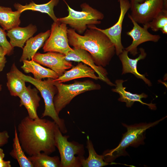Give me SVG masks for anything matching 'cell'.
<instances>
[{"label": "cell", "mask_w": 167, "mask_h": 167, "mask_svg": "<svg viewBox=\"0 0 167 167\" xmlns=\"http://www.w3.org/2000/svg\"><path fill=\"white\" fill-rule=\"evenodd\" d=\"M57 124L53 121L39 118H23L17 128L24 151L29 156L41 152L50 155L56 150L54 133Z\"/></svg>", "instance_id": "obj_1"}, {"label": "cell", "mask_w": 167, "mask_h": 167, "mask_svg": "<svg viewBox=\"0 0 167 167\" xmlns=\"http://www.w3.org/2000/svg\"><path fill=\"white\" fill-rule=\"evenodd\" d=\"M84 35L77 33L72 28L67 29L69 45L84 49L91 55L95 64L105 67L109 64L115 54L113 44L104 33L95 25H89Z\"/></svg>", "instance_id": "obj_2"}, {"label": "cell", "mask_w": 167, "mask_h": 167, "mask_svg": "<svg viewBox=\"0 0 167 167\" xmlns=\"http://www.w3.org/2000/svg\"><path fill=\"white\" fill-rule=\"evenodd\" d=\"M166 117L149 123H143L131 125L122 123L126 128L127 131L123 134L122 140L117 147L105 151L103 154L105 161L108 163L112 162L118 157L128 155L126 151V148L130 146L137 147L143 144L146 130L157 124Z\"/></svg>", "instance_id": "obj_3"}, {"label": "cell", "mask_w": 167, "mask_h": 167, "mask_svg": "<svg viewBox=\"0 0 167 167\" xmlns=\"http://www.w3.org/2000/svg\"><path fill=\"white\" fill-rule=\"evenodd\" d=\"M67 5L68 15L58 18V22L68 25L79 34L84 32L89 25L100 24L101 20L104 18V14L86 2L80 5L82 11H75L71 8L65 0H63Z\"/></svg>", "instance_id": "obj_4"}, {"label": "cell", "mask_w": 167, "mask_h": 167, "mask_svg": "<svg viewBox=\"0 0 167 167\" xmlns=\"http://www.w3.org/2000/svg\"><path fill=\"white\" fill-rule=\"evenodd\" d=\"M21 76L26 82L31 83L40 92L45 102V109L41 118L48 116L50 117L58 126L63 133L67 132V130L63 119L61 118L57 113L54 107V98L57 92L56 87L53 83V79L48 78L42 80L34 79L26 75L21 71Z\"/></svg>", "instance_id": "obj_5"}, {"label": "cell", "mask_w": 167, "mask_h": 167, "mask_svg": "<svg viewBox=\"0 0 167 167\" xmlns=\"http://www.w3.org/2000/svg\"><path fill=\"white\" fill-rule=\"evenodd\" d=\"M53 81L57 92L54 98L56 111L59 115L60 112L76 96L85 92L101 88L100 85L92 81H75L72 84H66L57 81Z\"/></svg>", "instance_id": "obj_6"}, {"label": "cell", "mask_w": 167, "mask_h": 167, "mask_svg": "<svg viewBox=\"0 0 167 167\" xmlns=\"http://www.w3.org/2000/svg\"><path fill=\"white\" fill-rule=\"evenodd\" d=\"M69 136L63 135L57 125L54 133L56 147L60 156V167H81L80 159L84 153L83 144L68 140Z\"/></svg>", "instance_id": "obj_7"}, {"label": "cell", "mask_w": 167, "mask_h": 167, "mask_svg": "<svg viewBox=\"0 0 167 167\" xmlns=\"http://www.w3.org/2000/svg\"><path fill=\"white\" fill-rule=\"evenodd\" d=\"M67 29V25L64 23L54 22L50 35L43 45L44 52H55L66 55L72 51L68 43Z\"/></svg>", "instance_id": "obj_8"}, {"label": "cell", "mask_w": 167, "mask_h": 167, "mask_svg": "<svg viewBox=\"0 0 167 167\" xmlns=\"http://www.w3.org/2000/svg\"><path fill=\"white\" fill-rule=\"evenodd\" d=\"M130 15L139 24L143 25L151 21L164 10H167V0H146L130 7Z\"/></svg>", "instance_id": "obj_9"}, {"label": "cell", "mask_w": 167, "mask_h": 167, "mask_svg": "<svg viewBox=\"0 0 167 167\" xmlns=\"http://www.w3.org/2000/svg\"><path fill=\"white\" fill-rule=\"evenodd\" d=\"M118 1L120 13L117 22L112 26L105 29H101L96 27L98 30L105 34L113 44L115 49V53L117 56L124 49L121 41L122 24L125 15L131 6L129 0H118Z\"/></svg>", "instance_id": "obj_10"}, {"label": "cell", "mask_w": 167, "mask_h": 167, "mask_svg": "<svg viewBox=\"0 0 167 167\" xmlns=\"http://www.w3.org/2000/svg\"><path fill=\"white\" fill-rule=\"evenodd\" d=\"M128 17L132 23L133 27L132 29L126 32V34L132 38V41L124 49L135 56L138 53L137 47L139 45L148 41L157 42L161 36L159 35H154L150 33L148 31V28L146 26L143 25V27L140 26L133 19L130 13H128Z\"/></svg>", "instance_id": "obj_11"}, {"label": "cell", "mask_w": 167, "mask_h": 167, "mask_svg": "<svg viewBox=\"0 0 167 167\" xmlns=\"http://www.w3.org/2000/svg\"><path fill=\"white\" fill-rule=\"evenodd\" d=\"M32 59L41 65L49 67L59 77L72 66V63L65 59V55L59 53L48 52L45 54L36 53Z\"/></svg>", "instance_id": "obj_12"}, {"label": "cell", "mask_w": 167, "mask_h": 167, "mask_svg": "<svg viewBox=\"0 0 167 167\" xmlns=\"http://www.w3.org/2000/svg\"><path fill=\"white\" fill-rule=\"evenodd\" d=\"M72 51L65 55V59L69 61L82 62L93 69L100 79L110 86H115L107 77V72L103 67L96 65L91 54L87 51L80 48L73 47Z\"/></svg>", "instance_id": "obj_13"}, {"label": "cell", "mask_w": 167, "mask_h": 167, "mask_svg": "<svg viewBox=\"0 0 167 167\" xmlns=\"http://www.w3.org/2000/svg\"><path fill=\"white\" fill-rule=\"evenodd\" d=\"M139 49L140 54L139 56L135 59L130 58L128 56V52L124 49L118 55L122 66V74L131 73L137 78L142 79L146 84L150 86H152L150 81L145 77L144 75L140 74L137 70L138 62L144 59L147 56V53L143 48H140Z\"/></svg>", "instance_id": "obj_14"}, {"label": "cell", "mask_w": 167, "mask_h": 167, "mask_svg": "<svg viewBox=\"0 0 167 167\" xmlns=\"http://www.w3.org/2000/svg\"><path fill=\"white\" fill-rule=\"evenodd\" d=\"M36 88H32L30 85L25 88L18 97L20 99V106H24L27 109L28 116L35 119L39 118L37 111L39 106L41 97Z\"/></svg>", "instance_id": "obj_15"}, {"label": "cell", "mask_w": 167, "mask_h": 167, "mask_svg": "<svg viewBox=\"0 0 167 167\" xmlns=\"http://www.w3.org/2000/svg\"><path fill=\"white\" fill-rule=\"evenodd\" d=\"M127 80H123L122 79H117L115 81V88L112 89L113 92L118 93L120 97L118 100L119 101L125 102L126 106L130 107L132 106L135 102H138L142 104L146 105L149 108L155 110L156 109L155 104L152 103L147 104L142 101V99L146 98L148 95L144 93L141 94L132 93L125 90L126 87H123V83Z\"/></svg>", "instance_id": "obj_16"}, {"label": "cell", "mask_w": 167, "mask_h": 167, "mask_svg": "<svg viewBox=\"0 0 167 167\" xmlns=\"http://www.w3.org/2000/svg\"><path fill=\"white\" fill-rule=\"evenodd\" d=\"M95 72L91 67L80 62L69 70L66 71L58 78L53 79V80L63 83L84 77H89L95 80L100 79V78L95 75Z\"/></svg>", "instance_id": "obj_17"}, {"label": "cell", "mask_w": 167, "mask_h": 167, "mask_svg": "<svg viewBox=\"0 0 167 167\" xmlns=\"http://www.w3.org/2000/svg\"><path fill=\"white\" fill-rule=\"evenodd\" d=\"M36 26L30 24L26 27H18L7 31V36L10 38V43L12 46L23 48L24 44L36 32Z\"/></svg>", "instance_id": "obj_18"}, {"label": "cell", "mask_w": 167, "mask_h": 167, "mask_svg": "<svg viewBox=\"0 0 167 167\" xmlns=\"http://www.w3.org/2000/svg\"><path fill=\"white\" fill-rule=\"evenodd\" d=\"M20 72L14 63L10 71L6 74V86L12 96L18 97L26 87L25 81Z\"/></svg>", "instance_id": "obj_19"}, {"label": "cell", "mask_w": 167, "mask_h": 167, "mask_svg": "<svg viewBox=\"0 0 167 167\" xmlns=\"http://www.w3.org/2000/svg\"><path fill=\"white\" fill-rule=\"evenodd\" d=\"M50 33V31L48 30L45 32H41L28 40L26 42L25 46L23 48L22 54L20 61L32 59L38 50L42 46L49 37Z\"/></svg>", "instance_id": "obj_20"}, {"label": "cell", "mask_w": 167, "mask_h": 167, "mask_svg": "<svg viewBox=\"0 0 167 167\" xmlns=\"http://www.w3.org/2000/svg\"><path fill=\"white\" fill-rule=\"evenodd\" d=\"M22 62V69L25 73H32L36 79L42 80L45 78H50L54 79L59 77L54 71L44 67L32 59L24 60Z\"/></svg>", "instance_id": "obj_21"}, {"label": "cell", "mask_w": 167, "mask_h": 167, "mask_svg": "<svg viewBox=\"0 0 167 167\" xmlns=\"http://www.w3.org/2000/svg\"><path fill=\"white\" fill-rule=\"evenodd\" d=\"M59 0H50L47 3L37 4L33 1L25 5L19 3L14 4L15 8L21 13L28 10L39 11L47 14L53 20L54 22H58V18L56 16L54 12V8L58 4Z\"/></svg>", "instance_id": "obj_22"}, {"label": "cell", "mask_w": 167, "mask_h": 167, "mask_svg": "<svg viewBox=\"0 0 167 167\" xmlns=\"http://www.w3.org/2000/svg\"><path fill=\"white\" fill-rule=\"evenodd\" d=\"M21 14L17 10L13 11L11 8L0 6V25L7 31L18 27Z\"/></svg>", "instance_id": "obj_23"}, {"label": "cell", "mask_w": 167, "mask_h": 167, "mask_svg": "<svg viewBox=\"0 0 167 167\" xmlns=\"http://www.w3.org/2000/svg\"><path fill=\"white\" fill-rule=\"evenodd\" d=\"M86 147L88 152V156L86 159L84 156L81 158V167H100L109 165L117 164L113 162L108 163L105 161L103 155H98L95 151L92 142L88 136L87 137Z\"/></svg>", "instance_id": "obj_24"}, {"label": "cell", "mask_w": 167, "mask_h": 167, "mask_svg": "<svg viewBox=\"0 0 167 167\" xmlns=\"http://www.w3.org/2000/svg\"><path fill=\"white\" fill-rule=\"evenodd\" d=\"M12 147L13 149L10 152V155L17 161L20 167H33L32 164L25 155L21 146L15 126V127Z\"/></svg>", "instance_id": "obj_25"}, {"label": "cell", "mask_w": 167, "mask_h": 167, "mask_svg": "<svg viewBox=\"0 0 167 167\" xmlns=\"http://www.w3.org/2000/svg\"><path fill=\"white\" fill-rule=\"evenodd\" d=\"M28 158L33 167H60V160L58 156H50L42 152Z\"/></svg>", "instance_id": "obj_26"}, {"label": "cell", "mask_w": 167, "mask_h": 167, "mask_svg": "<svg viewBox=\"0 0 167 167\" xmlns=\"http://www.w3.org/2000/svg\"><path fill=\"white\" fill-rule=\"evenodd\" d=\"M156 32L167 25V10H164L149 22L143 24Z\"/></svg>", "instance_id": "obj_27"}, {"label": "cell", "mask_w": 167, "mask_h": 167, "mask_svg": "<svg viewBox=\"0 0 167 167\" xmlns=\"http://www.w3.org/2000/svg\"><path fill=\"white\" fill-rule=\"evenodd\" d=\"M6 36L4 30L0 27V45L2 48L5 55H9L13 52L14 48L7 40Z\"/></svg>", "instance_id": "obj_28"}, {"label": "cell", "mask_w": 167, "mask_h": 167, "mask_svg": "<svg viewBox=\"0 0 167 167\" xmlns=\"http://www.w3.org/2000/svg\"><path fill=\"white\" fill-rule=\"evenodd\" d=\"M10 136L6 131L0 132V147H2L7 143Z\"/></svg>", "instance_id": "obj_29"}, {"label": "cell", "mask_w": 167, "mask_h": 167, "mask_svg": "<svg viewBox=\"0 0 167 167\" xmlns=\"http://www.w3.org/2000/svg\"><path fill=\"white\" fill-rule=\"evenodd\" d=\"M5 154L3 150L0 148V167H11V166L10 161L4 160Z\"/></svg>", "instance_id": "obj_30"}, {"label": "cell", "mask_w": 167, "mask_h": 167, "mask_svg": "<svg viewBox=\"0 0 167 167\" xmlns=\"http://www.w3.org/2000/svg\"><path fill=\"white\" fill-rule=\"evenodd\" d=\"M6 62L5 56H0V73L3 71Z\"/></svg>", "instance_id": "obj_31"}, {"label": "cell", "mask_w": 167, "mask_h": 167, "mask_svg": "<svg viewBox=\"0 0 167 167\" xmlns=\"http://www.w3.org/2000/svg\"><path fill=\"white\" fill-rule=\"evenodd\" d=\"M146 0H129L130 3V7L136 4L141 3Z\"/></svg>", "instance_id": "obj_32"}, {"label": "cell", "mask_w": 167, "mask_h": 167, "mask_svg": "<svg viewBox=\"0 0 167 167\" xmlns=\"http://www.w3.org/2000/svg\"><path fill=\"white\" fill-rule=\"evenodd\" d=\"M160 30H161L163 34H167V25L164 26L162 28H161Z\"/></svg>", "instance_id": "obj_33"}, {"label": "cell", "mask_w": 167, "mask_h": 167, "mask_svg": "<svg viewBox=\"0 0 167 167\" xmlns=\"http://www.w3.org/2000/svg\"><path fill=\"white\" fill-rule=\"evenodd\" d=\"M5 55L2 48L0 45V56H5Z\"/></svg>", "instance_id": "obj_34"}, {"label": "cell", "mask_w": 167, "mask_h": 167, "mask_svg": "<svg viewBox=\"0 0 167 167\" xmlns=\"http://www.w3.org/2000/svg\"><path fill=\"white\" fill-rule=\"evenodd\" d=\"M2 89V85L1 84H0V91H1Z\"/></svg>", "instance_id": "obj_35"}]
</instances>
